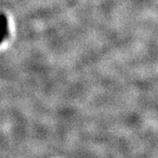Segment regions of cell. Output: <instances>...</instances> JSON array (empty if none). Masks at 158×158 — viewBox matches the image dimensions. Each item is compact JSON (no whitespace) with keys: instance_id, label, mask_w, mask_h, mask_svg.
<instances>
[{"instance_id":"obj_1","label":"cell","mask_w":158,"mask_h":158,"mask_svg":"<svg viewBox=\"0 0 158 158\" xmlns=\"http://www.w3.org/2000/svg\"><path fill=\"white\" fill-rule=\"evenodd\" d=\"M2 19L4 21L3 24V37H2V41L5 39H6V36L8 37V21H7V19L5 16V14H2Z\"/></svg>"}]
</instances>
